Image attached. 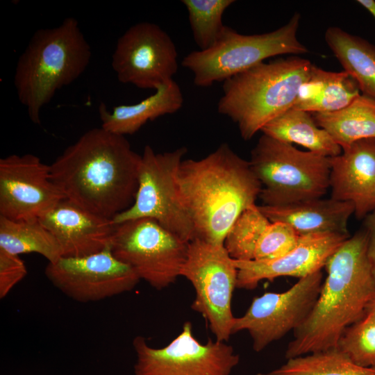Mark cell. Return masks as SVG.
<instances>
[{"label": "cell", "mask_w": 375, "mask_h": 375, "mask_svg": "<svg viewBox=\"0 0 375 375\" xmlns=\"http://www.w3.org/2000/svg\"><path fill=\"white\" fill-rule=\"evenodd\" d=\"M140 161L124 136L100 127L86 131L49 167L66 199L112 219L134 202Z\"/></svg>", "instance_id": "6da1fadb"}, {"label": "cell", "mask_w": 375, "mask_h": 375, "mask_svg": "<svg viewBox=\"0 0 375 375\" xmlns=\"http://www.w3.org/2000/svg\"><path fill=\"white\" fill-rule=\"evenodd\" d=\"M367 245L363 229L348 238L329 258L317 299L306 321L294 331L286 359L337 347L344 331L364 317L375 298Z\"/></svg>", "instance_id": "7a4b0ae2"}, {"label": "cell", "mask_w": 375, "mask_h": 375, "mask_svg": "<svg viewBox=\"0 0 375 375\" xmlns=\"http://www.w3.org/2000/svg\"><path fill=\"white\" fill-rule=\"evenodd\" d=\"M178 183L195 238L224 244L230 228L256 205L262 186L249 161L226 142L199 160L184 159Z\"/></svg>", "instance_id": "3957f363"}, {"label": "cell", "mask_w": 375, "mask_h": 375, "mask_svg": "<svg viewBox=\"0 0 375 375\" xmlns=\"http://www.w3.org/2000/svg\"><path fill=\"white\" fill-rule=\"evenodd\" d=\"M91 57V47L74 17L34 33L18 58L14 74L18 99L31 122L40 124L43 106L57 90L81 76Z\"/></svg>", "instance_id": "277c9868"}, {"label": "cell", "mask_w": 375, "mask_h": 375, "mask_svg": "<svg viewBox=\"0 0 375 375\" xmlns=\"http://www.w3.org/2000/svg\"><path fill=\"white\" fill-rule=\"evenodd\" d=\"M312 67L298 56L262 62L224 81L217 110L234 122L241 137L249 140L292 108Z\"/></svg>", "instance_id": "5b68a950"}, {"label": "cell", "mask_w": 375, "mask_h": 375, "mask_svg": "<svg viewBox=\"0 0 375 375\" xmlns=\"http://www.w3.org/2000/svg\"><path fill=\"white\" fill-rule=\"evenodd\" d=\"M249 163L260 181L262 205L280 206L322 197L330 188V158L262 134Z\"/></svg>", "instance_id": "8992f818"}, {"label": "cell", "mask_w": 375, "mask_h": 375, "mask_svg": "<svg viewBox=\"0 0 375 375\" xmlns=\"http://www.w3.org/2000/svg\"><path fill=\"white\" fill-rule=\"evenodd\" d=\"M301 15L294 13L289 22L271 32L240 34L225 26L216 43L206 50L193 51L182 65L194 75L198 87L207 88L224 81L262 62L282 54H303L308 49L297 37Z\"/></svg>", "instance_id": "52a82bcc"}, {"label": "cell", "mask_w": 375, "mask_h": 375, "mask_svg": "<svg viewBox=\"0 0 375 375\" xmlns=\"http://www.w3.org/2000/svg\"><path fill=\"white\" fill-rule=\"evenodd\" d=\"M187 151L186 147H181L156 153L149 145L145 146L141 155L134 202L115 217L113 223L149 218L187 242L194 240V229L178 183V169Z\"/></svg>", "instance_id": "ba28073f"}, {"label": "cell", "mask_w": 375, "mask_h": 375, "mask_svg": "<svg viewBox=\"0 0 375 375\" xmlns=\"http://www.w3.org/2000/svg\"><path fill=\"white\" fill-rule=\"evenodd\" d=\"M181 276L195 290L191 308L205 319L215 340L227 342L235 319L232 299L237 288L238 269L224 244L199 238L190 241Z\"/></svg>", "instance_id": "9c48e42d"}, {"label": "cell", "mask_w": 375, "mask_h": 375, "mask_svg": "<svg viewBox=\"0 0 375 375\" xmlns=\"http://www.w3.org/2000/svg\"><path fill=\"white\" fill-rule=\"evenodd\" d=\"M188 244L156 221L139 218L115 224L110 249L140 280L160 290L181 276Z\"/></svg>", "instance_id": "30bf717a"}, {"label": "cell", "mask_w": 375, "mask_h": 375, "mask_svg": "<svg viewBox=\"0 0 375 375\" xmlns=\"http://www.w3.org/2000/svg\"><path fill=\"white\" fill-rule=\"evenodd\" d=\"M135 375H231L240 356L226 342H200L185 322L181 333L162 348L151 347L142 336L133 340Z\"/></svg>", "instance_id": "8fae6325"}, {"label": "cell", "mask_w": 375, "mask_h": 375, "mask_svg": "<svg viewBox=\"0 0 375 375\" xmlns=\"http://www.w3.org/2000/svg\"><path fill=\"white\" fill-rule=\"evenodd\" d=\"M323 281L319 270L299 278L284 292H265L254 297L246 312L235 317L233 334L248 331L253 349L262 351L302 325L314 307Z\"/></svg>", "instance_id": "7c38bea8"}, {"label": "cell", "mask_w": 375, "mask_h": 375, "mask_svg": "<svg viewBox=\"0 0 375 375\" xmlns=\"http://www.w3.org/2000/svg\"><path fill=\"white\" fill-rule=\"evenodd\" d=\"M111 65L119 82L156 90L174 80L178 53L165 31L144 22L131 26L119 38Z\"/></svg>", "instance_id": "4fadbf2b"}, {"label": "cell", "mask_w": 375, "mask_h": 375, "mask_svg": "<svg viewBox=\"0 0 375 375\" xmlns=\"http://www.w3.org/2000/svg\"><path fill=\"white\" fill-rule=\"evenodd\" d=\"M49 282L69 298L81 303L101 301L132 290L140 279L112 254L110 246L80 257H61L48 262Z\"/></svg>", "instance_id": "5bb4252c"}, {"label": "cell", "mask_w": 375, "mask_h": 375, "mask_svg": "<svg viewBox=\"0 0 375 375\" xmlns=\"http://www.w3.org/2000/svg\"><path fill=\"white\" fill-rule=\"evenodd\" d=\"M65 196L51 178L50 167L31 154L0 159V216L39 219Z\"/></svg>", "instance_id": "9a60e30c"}, {"label": "cell", "mask_w": 375, "mask_h": 375, "mask_svg": "<svg viewBox=\"0 0 375 375\" xmlns=\"http://www.w3.org/2000/svg\"><path fill=\"white\" fill-rule=\"evenodd\" d=\"M350 237L335 233L301 235L297 245L284 256L269 260H237V288L253 290L262 280L281 276L301 278L322 270L329 258Z\"/></svg>", "instance_id": "2e32d148"}, {"label": "cell", "mask_w": 375, "mask_h": 375, "mask_svg": "<svg viewBox=\"0 0 375 375\" xmlns=\"http://www.w3.org/2000/svg\"><path fill=\"white\" fill-rule=\"evenodd\" d=\"M39 220L58 241L62 257H80L110 246L115 224L65 198Z\"/></svg>", "instance_id": "e0dca14e"}, {"label": "cell", "mask_w": 375, "mask_h": 375, "mask_svg": "<svg viewBox=\"0 0 375 375\" xmlns=\"http://www.w3.org/2000/svg\"><path fill=\"white\" fill-rule=\"evenodd\" d=\"M330 158L331 198L349 201L358 219L375 210V138L356 141Z\"/></svg>", "instance_id": "ac0fdd59"}, {"label": "cell", "mask_w": 375, "mask_h": 375, "mask_svg": "<svg viewBox=\"0 0 375 375\" xmlns=\"http://www.w3.org/2000/svg\"><path fill=\"white\" fill-rule=\"evenodd\" d=\"M258 206L270 222L288 224L300 235L328 233L349 234L348 221L354 214L352 203L331 197L280 206Z\"/></svg>", "instance_id": "d6986e66"}, {"label": "cell", "mask_w": 375, "mask_h": 375, "mask_svg": "<svg viewBox=\"0 0 375 375\" xmlns=\"http://www.w3.org/2000/svg\"><path fill=\"white\" fill-rule=\"evenodd\" d=\"M183 104V96L178 84L174 80L158 88L155 92L131 105H120L109 111L101 102L99 114L101 128L124 136L136 133L148 121L176 112Z\"/></svg>", "instance_id": "ffe728a7"}, {"label": "cell", "mask_w": 375, "mask_h": 375, "mask_svg": "<svg viewBox=\"0 0 375 375\" xmlns=\"http://www.w3.org/2000/svg\"><path fill=\"white\" fill-rule=\"evenodd\" d=\"M360 94L356 81L344 70L328 72L313 65L292 108L310 113L332 112L347 107Z\"/></svg>", "instance_id": "44dd1931"}, {"label": "cell", "mask_w": 375, "mask_h": 375, "mask_svg": "<svg viewBox=\"0 0 375 375\" xmlns=\"http://www.w3.org/2000/svg\"><path fill=\"white\" fill-rule=\"evenodd\" d=\"M261 131L278 140L301 145L326 157L342 153V148L329 133L316 124L312 113L304 110L292 108L269 122Z\"/></svg>", "instance_id": "7402d4cb"}, {"label": "cell", "mask_w": 375, "mask_h": 375, "mask_svg": "<svg viewBox=\"0 0 375 375\" xmlns=\"http://www.w3.org/2000/svg\"><path fill=\"white\" fill-rule=\"evenodd\" d=\"M324 37L344 71L358 83L361 94L375 99V46L337 26L328 28Z\"/></svg>", "instance_id": "603a6c76"}, {"label": "cell", "mask_w": 375, "mask_h": 375, "mask_svg": "<svg viewBox=\"0 0 375 375\" xmlns=\"http://www.w3.org/2000/svg\"><path fill=\"white\" fill-rule=\"evenodd\" d=\"M312 115L342 149L356 141L375 138V99L368 96L361 94L340 110Z\"/></svg>", "instance_id": "cb8c5ba5"}, {"label": "cell", "mask_w": 375, "mask_h": 375, "mask_svg": "<svg viewBox=\"0 0 375 375\" xmlns=\"http://www.w3.org/2000/svg\"><path fill=\"white\" fill-rule=\"evenodd\" d=\"M0 249L19 256L38 253L48 262L62 257L58 241L39 219L12 220L0 216Z\"/></svg>", "instance_id": "d4e9b609"}, {"label": "cell", "mask_w": 375, "mask_h": 375, "mask_svg": "<svg viewBox=\"0 0 375 375\" xmlns=\"http://www.w3.org/2000/svg\"><path fill=\"white\" fill-rule=\"evenodd\" d=\"M264 375H375V367L358 365L335 347L287 359Z\"/></svg>", "instance_id": "484cf974"}, {"label": "cell", "mask_w": 375, "mask_h": 375, "mask_svg": "<svg viewBox=\"0 0 375 375\" xmlns=\"http://www.w3.org/2000/svg\"><path fill=\"white\" fill-rule=\"evenodd\" d=\"M188 12L190 28L199 50L214 45L222 35L225 25L222 17L233 0H182Z\"/></svg>", "instance_id": "4316f807"}, {"label": "cell", "mask_w": 375, "mask_h": 375, "mask_svg": "<svg viewBox=\"0 0 375 375\" xmlns=\"http://www.w3.org/2000/svg\"><path fill=\"white\" fill-rule=\"evenodd\" d=\"M270 222L258 205L244 211L225 238L229 255L237 260H253L257 242Z\"/></svg>", "instance_id": "83f0119b"}, {"label": "cell", "mask_w": 375, "mask_h": 375, "mask_svg": "<svg viewBox=\"0 0 375 375\" xmlns=\"http://www.w3.org/2000/svg\"><path fill=\"white\" fill-rule=\"evenodd\" d=\"M337 348L362 367H375V319L365 314L341 335Z\"/></svg>", "instance_id": "f1b7e54d"}, {"label": "cell", "mask_w": 375, "mask_h": 375, "mask_svg": "<svg viewBox=\"0 0 375 375\" xmlns=\"http://www.w3.org/2000/svg\"><path fill=\"white\" fill-rule=\"evenodd\" d=\"M300 236L288 224L271 222L257 242L253 260H269L284 256L297 245Z\"/></svg>", "instance_id": "f546056e"}, {"label": "cell", "mask_w": 375, "mask_h": 375, "mask_svg": "<svg viewBox=\"0 0 375 375\" xmlns=\"http://www.w3.org/2000/svg\"><path fill=\"white\" fill-rule=\"evenodd\" d=\"M26 274V267L19 256L0 249V299L5 298Z\"/></svg>", "instance_id": "4dcf8cb0"}, {"label": "cell", "mask_w": 375, "mask_h": 375, "mask_svg": "<svg viewBox=\"0 0 375 375\" xmlns=\"http://www.w3.org/2000/svg\"><path fill=\"white\" fill-rule=\"evenodd\" d=\"M364 226L367 233V256L375 278V210L365 217Z\"/></svg>", "instance_id": "1f68e13d"}, {"label": "cell", "mask_w": 375, "mask_h": 375, "mask_svg": "<svg viewBox=\"0 0 375 375\" xmlns=\"http://www.w3.org/2000/svg\"><path fill=\"white\" fill-rule=\"evenodd\" d=\"M357 2L368 10L375 19V1L374 0H358Z\"/></svg>", "instance_id": "d6a6232c"}, {"label": "cell", "mask_w": 375, "mask_h": 375, "mask_svg": "<svg viewBox=\"0 0 375 375\" xmlns=\"http://www.w3.org/2000/svg\"><path fill=\"white\" fill-rule=\"evenodd\" d=\"M375 319V298L372 301V302L368 306L366 313Z\"/></svg>", "instance_id": "836d02e7"}]
</instances>
